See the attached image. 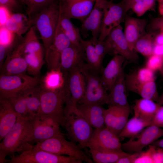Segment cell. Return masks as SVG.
Wrapping results in <instances>:
<instances>
[{"instance_id":"cell-53","label":"cell","mask_w":163,"mask_h":163,"mask_svg":"<svg viewBox=\"0 0 163 163\" xmlns=\"http://www.w3.org/2000/svg\"><path fill=\"white\" fill-rule=\"evenodd\" d=\"M154 46L163 45V32H158L155 37Z\"/></svg>"},{"instance_id":"cell-35","label":"cell","mask_w":163,"mask_h":163,"mask_svg":"<svg viewBox=\"0 0 163 163\" xmlns=\"http://www.w3.org/2000/svg\"><path fill=\"white\" fill-rule=\"evenodd\" d=\"M93 161L96 163H116L121 158L130 154L123 150L113 152H100L89 148Z\"/></svg>"},{"instance_id":"cell-24","label":"cell","mask_w":163,"mask_h":163,"mask_svg":"<svg viewBox=\"0 0 163 163\" xmlns=\"http://www.w3.org/2000/svg\"><path fill=\"white\" fill-rule=\"evenodd\" d=\"M20 116L7 99L0 100V141L11 129Z\"/></svg>"},{"instance_id":"cell-1","label":"cell","mask_w":163,"mask_h":163,"mask_svg":"<svg viewBox=\"0 0 163 163\" xmlns=\"http://www.w3.org/2000/svg\"><path fill=\"white\" fill-rule=\"evenodd\" d=\"M31 118L19 116L17 122L0 143V163L6 162V157L16 152L31 149Z\"/></svg>"},{"instance_id":"cell-56","label":"cell","mask_w":163,"mask_h":163,"mask_svg":"<svg viewBox=\"0 0 163 163\" xmlns=\"http://www.w3.org/2000/svg\"><path fill=\"white\" fill-rule=\"evenodd\" d=\"M158 3V11L159 14L163 17V0H157Z\"/></svg>"},{"instance_id":"cell-12","label":"cell","mask_w":163,"mask_h":163,"mask_svg":"<svg viewBox=\"0 0 163 163\" xmlns=\"http://www.w3.org/2000/svg\"><path fill=\"white\" fill-rule=\"evenodd\" d=\"M23 37L18 35L17 42L8 54L0 69V75H14L25 74L27 65L24 57Z\"/></svg>"},{"instance_id":"cell-49","label":"cell","mask_w":163,"mask_h":163,"mask_svg":"<svg viewBox=\"0 0 163 163\" xmlns=\"http://www.w3.org/2000/svg\"><path fill=\"white\" fill-rule=\"evenodd\" d=\"M12 13L7 8L0 6V27L5 26Z\"/></svg>"},{"instance_id":"cell-20","label":"cell","mask_w":163,"mask_h":163,"mask_svg":"<svg viewBox=\"0 0 163 163\" xmlns=\"http://www.w3.org/2000/svg\"><path fill=\"white\" fill-rule=\"evenodd\" d=\"M124 34L130 49L134 50L137 40L145 34V29L148 21L146 19H140L130 16L127 14L125 18Z\"/></svg>"},{"instance_id":"cell-18","label":"cell","mask_w":163,"mask_h":163,"mask_svg":"<svg viewBox=\"0 0 163 163\" xmlns=\"http://www.w3.org/2000/svg\"><path fill=\"white\" fill-rule=\"evenodd\" d=\"M85 62V52L82 42L78 44H71L61 54L60 69L66 76L72 69L82 67Z\"/></svg>"},{"instance_id":"cell-10","label":"cell","mask_w":163,"mask_h":163,"mask_svg":"<svg viewBox=\"0 0 163 163\" xmlns=\"http://www.w3.org/2000/svg\"><path fill=\"white\" fill-rule=\"evenodd\" d=\"M104 40L110 55L119 54L130 62H137L139 56L135 51L129 48L120 24L113 28Z\"/></svg>"},{"instance_id":"cell-52","label":"cell","mask_w":163,"mask_h":163,"mask_svg":"<svg viewBox=\"0 0 163 163\" xmlns=\"http://www.w3.org/2000/svg\"><path fill=\"white\" fill-rule=\"evenodd\" d=\"M143 0H123L125 10L126 12H127L136 3Z\"/></svg>"},{"instance_id":"cell-36","label":"cell","mask_w":163,"mask_h":163,"mask_svg":"<svg viewBox=\"0 0 163 163\" xmlns=\"http://www.w3.org/2000/svg\"><path fill=\"white\" fill-rule=\"evenodd\" d=\"M24 56L27 64V71L34 76H38L44 63L43 56L33 53Z\"/></svg>"},{"instance_id":"cell-44","label":"cell","mask_w":163,"mask_h":163,"mask_svg":"<svg viewBox=\"0 0 163 163\" xmlns=\"http://www.w3.org/2000/svg\"><path fill=\"white\" fill-rule=\"evenodd\" d=\"M155 148V146L152 144L149 145L148 149L142 152L134 163H154L153 154Z\"/></svg>"},{"instance_id":"cell-32","label":"cell","mask_w":163,"mask_h":163,"mask_svg":"<svg viewBox=\"0 0 163 163\" xmlns=\"http://www.w3.org/2000/svg\"><path fill=\"white\" fill-rule=\"evenodd\" d=\"M41 86L38 85L24 93L29 117L32 118L40 113Z\"/></svg>"},{"instance_id":"cell-14","label":"cell","mask_w":163,"mask_h":163,"mask_svg":"<svg viewBox=\"0 0 163 163\" xmlns=\"http://www.w3.org/2000/svg\"><path fill=\"white\" fill-rule=\"evenodd\" d=\"M120 138L105 126L93 130L88 147L100 152L123 150Z\"/></svg>"},{"instance_id":"cell-54","label":"cell","mask_w":163,"mask_h":163,"mask_svg":"<svg viewBox=\"0 0 163 163\" xmlns=\"http://www.w3.org/2000/svg\"><path fill=\"white\" fill-rule=\"evenodd\" d=\"M153 53L163 55V45L154 46Z\"/></svg>"},{"instance_id":"cell-15","label":"cell","mask_w":163,"mask_h":163,"mask_svg":"<svg viewBox=\"0 0 163 163\" xmlns=\"http://www.w3.org/2000/svg\"><path fill=\"white\" fill-rule=\"evenodd\" d=\"M71 44L58 22L53 41L49 47L45 49V58L49 71L60 69L61 54Z\"/></svg>"},{"instance_id":"cell-2","label":"cell","mask_w":163,"mask_h":163,"mask_svg":"<svg viewBox=\"0 0 163 163\" xmlns=\"http://www.w3.org/2000/svg\"><path fill=\"white\" fill-rule=\"evenodd\" d=\"M64 127L71 141L77 143L82 148L88 147L93 133L92 127L72 101L70 96L66 98L64 110Z\"/></svg>"},{"instance_id":"cell-7","label":"cell","mask_w":163,"mask_h":163,"mask_svg":"<svg viewBox=\"0 0 163 163\" xmlns=\"http://www.w3.org/2000/svg\"><path fill=\"white\" fill-rule=\"evenodd\" d=\"M80 68L85 78L86 88L84 96L78 104H107L108 94L102 82L101 75Z\"/></svg>"},{"instance_id":"cell-42","label":"cell","mask_w":163,"mask_h":163,"mask_svg":"<svg viewBox=\"0 0 163 163\" xmlns=\"http://www.w3.org/2000/svg\"><path fill=\"white\" fill-rule=\"evenodd\" d=\"M148 57L145 66L154 72L160 71L163 66V55L153 53Z\"/></svg>"},{"instance_id":"cell-45","label":"cell","mask_w":163,"mask_h":163,"mask_svg":"<svg viewBox=\"0 0 163 163\" xmlns=\"http://www.w3.org/2000/svg\"><path fill=\"white\" fill-rule=\"evenodd\" d=\"M90 40L97 54L101 59L103 60L105 55L108 54V49L104 41H100L98 39L95 41Z\"/></svg>"},{"instance_id":"cell-55","label":"cell","mask_w":163,"mask_h":163,"mask_svg":"<svg viewBox=\"0 0 163 163\" xmlns=\"http://www.w3.org/2000/svg\"><path fill=\"white\" fill-rule=\"evenodd\" d=\"M152 145L156 147L163 149V138L157 140L153 142Z\"/></svg>"},{"instance_id":"cell-9","label":"cell","mask_w":163,"mask_h":163,"mask_svg":"<svg viewBox=\"0 0 163 163\" xmlns=\"http://www.w3.org/2000/svg\"><path fill=\"white\" fill-rule=\"evenodd\" d=\"M10 163H78L68 156L60 155L33 148L18 155L10 156Z\"/></svg>"},{"instance_id":"cell-60","label":"cell","mask_w":163,"mask_h":163,"mask_svg":"<svg viewBox=\"0 0 163 163\" xmlns=\"http://www.w3.org/2000/svg\"><path fill=\"white\" fill-rule=\"evenodd\" d=\"M162 31L163 32V28L160 30L158 32Z\"/></svg>"},{"instance_id":"cell-27","label":"cell","mask_w":163,"mask_h":163,"mask_svg":"<svg viewBox=\"0 0 163 163\" xmlns=\"http://www.w3.org/2000/svg\"><path fill=\"white\" fill-rule=\"evenodd\" d=\"M161 106L152 100L142 98L135 101L133 107L134 116L150 122Z\"/></svg>"},{"instance_id":"cell-41","label":"cell","mask_w":163,"mask_h":163,"mask_svg":"<svg viewBox=\"0 0 163 163\" xmlns=\"http://www.w3.org/2000/svg\"><path fill=\"white\" fill-rule=\"evenodd\" d=\"M157 0H143L135 4L131 9L137 16L141 17L148 11L153 8Z\"/></svg>"},{"instance_id":"cell-17","label":"cell","mask_w":163,"mask_h":163,"mask_svg":"<svg viewBox=\"0 0 163 163\" xmlns=\"http://www.w3.org/2000/svg\"><path fill=\"white\" fill-rule=\"evenodd\" d=\"M96 0H65L59 3L61 13L67 18L82 23L92 10Z\"/></svg>"},{"instance_id":"cell-48","label":"cell","mask_w":163,"mask_h":163,"mask_svg":"<svg viewBox=\"0 0 163 163\" xmlns=\"http://www.w3.org/2000/svg\"><path fill=\"white\" fill-rule=\"evenodd\" d=\"M151 125L163 128V106H160L156 112L151 121Z\"/></svg>"},{"instance_id":"cell-11","label":"cell","mask_w":163,"mask_h":163,"mask_svg":"<svg viewBox=\"0 0 163 163\" xmlns=\"http://www.w3.org/2000/svg\"><path fill=\"white\" fill-rule=\"evenodd\" d=\"M31 143L63 134L59 125L51 117L39 113L31 119Z\"/></svg>"},{"instance_id":"cell-47","label":"cell","mask_w":163,"mask_h":163,"mask_svg":"<svg viewBox=\"0 0 163 163\" xmlns=\"http://www.w3.org/2000/svg\"><path fill=\"white\" fill-rule=\"evenodd\" d=\"M21 4L20 0H0V6L7 8L13 13L18 12Z\"/></svg>"},{"instance_id":"cell-23","label":"cell","mask_w":163,"mask_h":163,"mask_svg":"<svg viewBox=\"0 0 163 163\" xmlns=\"http://www.w3.org/2000/svg\"><path fill=\"white\" fill-rule=\"evenodd\" d=\"M77 107L91 124L95 129L105 126V114L106 109L101 105L97 104H78Z\"/></svg>"},{"instance_id":"cell-43","label":"cell","mask_w":163,"mask_h":163,"mask_svg":"<svg viewBox=\"0 0 163 163\" xmlns=\"http://www.w3.org/2000/svg\"><path fill=\"white\" fill-rule=\"evenodd\" d=\"M16 35L7 29L5 26L0 27V44L9 46L14 42Z\"/></svg>"},{"instance_id":"cell-29","label":"cell","mask_w":163,"mask_h":163,"mask_svg":"<svg viewBox=\"0 0 163 163\" xmlns=\"http://www.w3.org/2000/svg\"><path fill=\"white\" fill-rule=\"evenodd\" d=\"M66 77L60 69L49 70L41 81V86L46 90L55 91L62 88Z\"/></svg>"},{"instance_id":"cell-40","label":"cell","mask_w":163,"mask_h":163,"mask_svg":"<svg viewBox=\"0 0 163 163\" xmlns=\"http://www.w3.org/2000/svg\"><path fill=\"white\" fill-rule=\"evenodd\" d=\"M7 99L15 111L21 117H29L24 93L18 95L11 97Z\"/></svg>"},{"instance_id":"cell-58","label":"cell","mask_w":163,"mask_h":163,"mask_svg":"<svg viewBox=\"0 0 163 163\" xmlns=\"http://www.w3.org/2000/svg\"><path fill=\"white\" fill-rule=\"evenodd\" d=\"M159 71L161 73V74L163 76V66L161 69Z\"/></svg>"},{"instance_id":"cell-51","label":"cell","mask_w":163,"mask_h":163,"mask_svg":"<svg viewBox=\"0 0 163 163\" xmlns=\"http://www.w3.org/2000/svg\"><path fill=\"white\" fill-rule=\"evenodd\" d=\"M141 153L134 152L132 154H130L120 158L116 163H134V161L139 156Z\"/></svg>"},{"instance_id":"cell-46","label":"cell","mask_w":163,"mask_h":163,"mask_svg":"<svg viewBox=\"0 0 163 163\" xmlns=\"http://www.w3.org/2000/svg\"><path fill=\"white\" fill-rule=\"evenodd\" d=\"M163 28V17L154 18L148 23L146 28L148 32L159 31Z\"/></svg>"},{"instance_id":"cell-25","label":"cell","mask_w":163,"mask_h":163,"mask_svg":"<svg viewBox=\"0 0 163 163\" xmlns=\"http://www.w3.org/2000/svg\"><path fill=\"white\" fill-rule=\"evenodd\" d=\"M155 79L154 72L145 66L138 68L130 74H125L127 90L134 93L143 84Z\"/></svg>"},{"instance_id":"cell-31","label":"cell","mask_w":163,"mask_h":163,"mask_svg":"<svg viewBox=\"0 0 163 163\" xmlns=\"http://www.w3.org/2000/svg\"><path fill=\"white\" fill-rule=\"evenodd\" d=\"M35 28L32 26L23 37L24 53L35 54L43 56V48L36 35Z\"/></svg>"},{"instance_id":"cell-50","label":"cell","mask_w":163,"mask_h":163,"mask_svg":"<svg viewBox=\"0 0 163 163\" xmlns=\"http://www.w3.org/2000/svg\"><path fill=\"white\" fill-rule=\"evenodd\" d=\"M154 163H163V149L155 146L153 154Z\"/></svg>"},{"instance_id":"cell-39","label":"cell","mask_w":163,"mask_h":163,"mask_svg":"<svg viewBox=\"0 0 163 163\" xmlns=\"http://www.w3.org/2000/svg\"><path fill=\"white\" fill-rule=\"evenodd\" d=\"M135 93L142 98L158 102L159 96L155 80L147 82L142 85Z\"/></svg>"},{"instance_id":"cell-37","label":"cell","mask_w":163,"mask_h":163,"mask_svg":"<svg viewBox=\"0 0 163 163\" xmlns=\"http://www.w3.org/2000/svg\"><path fill=\"white\" fill-rule=\"evenodd\" d=\"M130 111V108L119 107L114 118L113 126L111 130L117 136L127 123Z\"/></svg>"},{"instance_id":"cell-4","label":"cell","mask_w":163,"mask_h":163,"mask_svg":"<svg viewBox=\"0 0 163 163\" xmlns=\"http://www.w3.org/2000/svg\"><path fill=\"white\" fill-rule=\"evenodd\" d=\"M69 93L66 83L62 88L55 91L46 90L41 87L40 113L51 117L60 126L64 127V110Z\"/></svg>"},{"instance_id":"cell-3","label":"cell","mask_w":163,"mask_h":163,"mask_svg":"<svg viewBox=\"0 0 163 163\" xmlns=\"http://www.w3.org/2000/svg\"><path fill=\"white\" fill-rule=\"evenodd\" d=\"M60 12L59 2L56 1L42 9L30 18L33 26L40 33L45 49L53 41Z\"/></svg>"},{"instance_id":"cell-19","label":"cell","mask_w":163,"mask_h":163,"mask_svg":"<svg viewBox=\"0 0 163 163\" xmlns=\"http://www.w3.org/2000/svg\"><path fill=\"white\" fill-rule=\"evenodd\" d=\"M66 83L72 102L77 105L84 96L86 88L85 78L80 67H75L69 71Z\"/></svg>"},{"instance_id":"cell-16","label":"cell","mask_w":163,"mask_h":163,"mask_svg":"<svg viewBox=\"0 0 163 163\" xmlns=\"http://www.w3.org/2000/svg\"><path fill=\"white\" fill-rule=\"evenodd\" d=\"M106 0H96L94 7L89 15L82 23L79 28L83 37L87 38L88 33H91L90 40L95 41L98 39L100 28L104 14V7Z\"/></svg>"},{"instance_id":"cell-6","label":"cell","mask_w":163,"mask_h":163,"mask_svg":"<svg viewBox=\"0 0 163 163\" xmlns=\"http://www.w3.org/2000/svg\"><path fill=\"white\" fill-rule=\"evenodd\" d=\"M41 82L38 76L24 74L0 76V100L7 99L24 93Z\"/></svg>"},{"instance_id":"cell-21","label":"cell","mask_w":163,"mask_h":163,"mask_svg":"<svg viewBox=\"0 0 163 163\" xmlns=\"http://www.w3.org/2000/svg\"><path fill=\"white\" fill-rule=\"evenodd\" d=\"M126 59L123 56L116 54L104 68L101 75L102 82L107 91H110L123 68Z\"/></svg>"},{"instance_id":"cell-59","label":"cell","mask_w":163,"mask_h":163,"mask_svg":"<svg viewBox=\"0 0 163 163\" xmlns=\"http://www.w3.org/2000/svg\"><path fill=\"white\" fill-rule=\"evenodd\" d=\"M58 0L59 1V3H62L65 0Z\"/></svg>"},{"instance_id":"cell-28","label":"cell","mask_w":163,"mask_h":163,"mask_svg":"<svg viewBox=\"0 0 163 163\" xmlns=\"http://www.w3.org/2000/svg\"><path fill=\"white\" fill-rule=\"evenodd\" d=\"M32 26L31 20L27 16L18 12L12 14L5 26L15 34L22 35Z\"/></svg>"},{"instance_id":"cell-8","label":"cell","mask_w":163,"mask_h":163,"mask_svg":"<svg viewBox=\"0 0 163 163\" xmlns=\"http://www.w3.org/2000/svg\"><path fill=\"white\" fill-rule=\"evenodd\" d=\"M126 14L123 0L117 3L106 0L104 5L99 40H104L113 28L124 22Z\"/></svg>"},{"instance_id":"cell-13","label":"cell","mask_w":163,"mask_h":163,"mask_svg":"<svg viewBox=\"0 0 163 163\" xmlns=\"http://www.w3.org/2000/svg\"><path fill=\"white\" fill-rule=\"evenodd\" d=\"M163 136V128L150 125L122 144V149L127 152L141 153L145 147Z\"/></svg>"},{"instance_id":"cell-30","label":"cell","mask_w":163,"mask_h":163,"mask_svg":"<svg viewBox=\"0 0 163 163\" xmlns=\"http://www.w3.org/2000/svg\"><path fill=\"white\" fill-rule=\"evenodd\" d=\"M70 20L60 11L59 24L62 30L71 44H80L83 40L81 37L79 29Z\"/></svg>"},{"instance_id":"cell-26","label":"cell","mask_w":163,"mask_h":163,"mask_svg":"<svg viewBox=\"0 0 163 163\" xmlns=\"http://www.w3.org/2000/svg\"><path fill=\"white\" fill-rule=\"evenodd\" d=\"M82 43L84 48L86 57V63L83 67L96 75H101L104 69L103 60L97 54L90 40H83Z\"/></svg>"},{"instance_id":"cell-57","label":"cell","mask_w":163,"mask_h":163,"mask_svg":"<svg viewBox=\"0 0 163 163\" xmlns=\"http://www.w3.org/2000/svg\"><path fill=\"white\" fill-rule=\"evenodd\" d=\"M157 103L160 105H163V92L159 96L158 100Z\"/></svg>"},{"instance_id":"cell-5","label":"cell","mask_w":163,"mask_h":163,"mask_svg":"<svg viewBox=\"0 0 163 163\" xmlns=\"http://www.w3.org/2000/svg\"><path fill=\"white\" fill-rule=\"evenodd\" d=\"M34 149L60 155H66L77 161L93 163V161L76 143L67 140L63 134L37 142Z\"/></svg>"},{"instance_id":"cell-38","label":"cell","mask_w":163,"mask_h":163,"mask_svg":"<svg viewBox=\"0 0 163 163\" xmlns=\"http://www.w3.org/2000/svg\"><path fill=\"white\" fill-rule=\"evenodd\" d=\"M26 7V11L30 18L35 13L57 0H20Z\"/></svg>"},{"instance_id":"cell-62","label":"cell","mask_w":163,"mask_h":163,"mask_svg":"<svg viewBox=\"0 0 163 163\" xmlns=\"http://www.w3.org/2000/svg\"><path fill=\"white\" fill-rule=\"evenodd\" d=\"M113 0H111V2H113Z\"/></svg>"},{"instance_id":"cell-33","label":"cell","mask_w":163,"mask_h":163,"mask_svg":"<svg viewBox=\"0 0 163 163\" xmlns=\"http://www.w3.org/2000/svg\"><path fill=\"white\" fill-rule=\"evenodd\" d=\"M156 33V31L148 32L140 37L135 43L134 50L147 57L153 54L154 41Z\"/></svg>"},{"instance_id":"cell-22","label":"cell","mask_w":163,"mask_h":163,"mask_svg":"<svg viewBox=\"0 0 163 163\" xmlns=\"http://www.w3.org/2000/svg\"><path fill=\"white\" fill-rule=\"evenodd\" d=\"M124 68L108 94L109 107L117 106L130 109L127 95Z\"/></svg>"},{"instance_id":"cell-61","label":"cell","mask_w":163,"mask_h":163,"mask_svg":"<svg viewBox=\"0 0 163 163\" xmlns=\"http://www.w3.org/2000/svg\"><path fill=\"white\" fill-rule=\"evenodd\" d=\"M107 0L109 1H111V0Z\"/></svg>"},{"instance_id":"cell-34","label":"cell","mask_w":163,"mask_h":163,"mask_svg":"<svg viewBox=\"0 0 163 163\" xmlns=\"http://www.w3.org/2000/svg\"><path fill=\"white\" fill-rule=\"evenodd\" d=\"M151 124L150 122L134 116L128 121L124 129L118 136L119 138H130L139 133Z\"/></svg>"}]
</instances>
